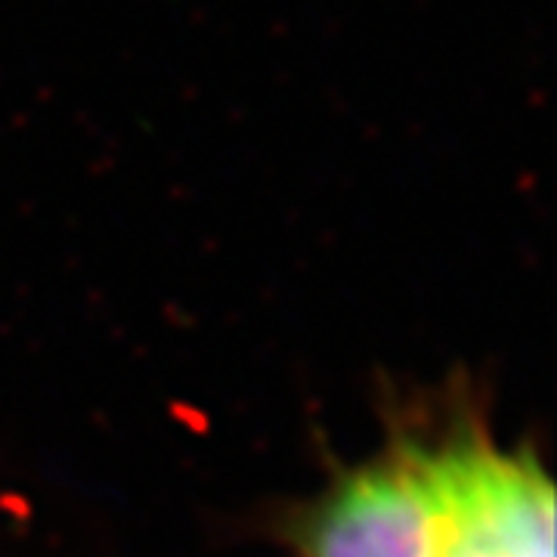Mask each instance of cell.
<instances>
[{
    "label": "cell",
    "instance_id": "6da1fadb",
    "mask_svg": "<svg viewBox=\"0 0 557 557\" xmlns=\"http://www.w3.org/2000/svg\"><path fill=\"white\" fill-rule=\"evenodd\" d=\"M298 557H443L437 446L403 443L338 478L295 527Z\"/></svg>",
    "mask_w": 557,
    "mask_h": 557
},
{
    "label": "cell",
    "instance_id": "7a4b0ae2",
    "mask_svg": "<svg viewBox=\"0 0 557 557\" xmlns=\"http://www.w3.org/2000/svg\"><path fill=\"white\" fill-rule=\"evenodd\" d=\"M437 468L443 557H555V486L536 456L461 434L440 443Z\"/></svg>",
    "mask_w": 557,
    "mask_h": 557
}]
</instances>
